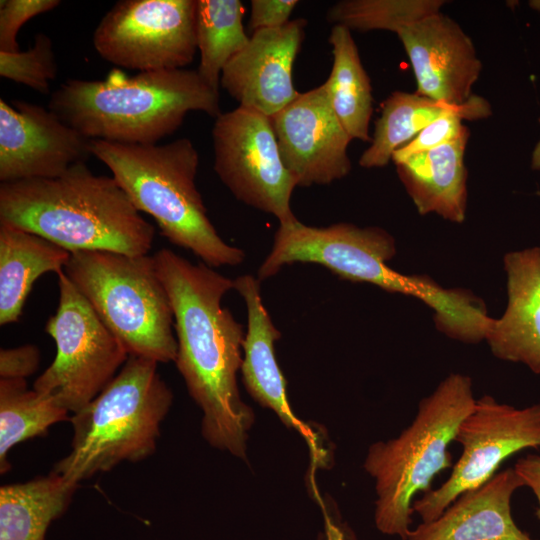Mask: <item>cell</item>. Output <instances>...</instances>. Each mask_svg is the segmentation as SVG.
<instances>
[{"mask_svg":"<svg viewBox=\"0 0 540 540\" xmlns=\"http://www.w3.org/2000/svg\"><path fill=\"white\" fill-rule=\"evenodd\" d=\"M153 258L173 311L178 345L174 362L203 412L202 435L211 446L245 458L254 422L236 378L245 336L242 324L221 305L234 282L166 248Z\"/></svg>","mask_w":540,"mask_h":540,"instance_id":"6da1fadb","label":"cell"},{"mask_svg":"<svg viewBox=\"0 0 540 540\" xmlns=\"http://www.w3.org/2000/svg\"><path fill=\"white\" fill-rule=\"evenodd\" d=\"M0 223L64 248L148 255L155 235L113 177L79 163L56 178L0 184Z\"/></svg>","mask_w":540,"mask_h":540,"instance_id":"7a4b0ae2","label":"cell"},{"mask_svg":"<svg viewBox=\"0 0 540 540\" xmlns=\"http://www.w3.org/2000/svg\"><path fill=\"white\" fill-rule=\"evenodd\" d=\"M48 109L88 139L138 145L170 136L191 111L222 113L219 91L186 68L68 79L51 94Z\"/></svg>","mask_w":540,"mask_h":540,"instance_id":"3957f363","label":"cell"},{"mask_svg":"<svg viewBox=\"0 0 540 540\" xmlns=\"http://www.w3.org/2000/svg\"><path fill=\"white\" fill-rule=\"evenodd\" d=\"M139 212L149 214L172 244L190 250L210 267L240 264L243 250L227 244L207 216L195 178L199 153L188 138L167 144H121L90 140Z\"/></svg>","mask_w":540,"mask_h":540,"instance_id":"277c9868","label":"cell"},{"mask_svg":"<svg viewBox=\"0 0 540 540\" xmlns=\"http://www.w3.org/2000/svg\"><path fill=\"white\" fill-rule=\"evenodd\" d=\"M476 399L470 377L453 373L427 397L398 437L372 444L364 468L375 479L374 521L386 535L406 540L413 497L431 490L434 478L453 466L449 445Z\"/></svg>","mask_w":540,"mask_h":540,"instance_id":"5b68a950","label":"cell"},{"mask_svg":"<svg viewBox=\"0 0 540 540\" xmlns=\"http://www.w3.org/2000/svg\"><path fill=\"white\" fill-rule=\"evenodd\" d=\"M157 367L154 360L129 356L107 387L72 414L71 450L52 471L79 485L122 461L151 456L173 402Z\"/></svg>","mask_w":540,"mask_h":540,"instance_id":"8992f818","label":"cell"},{"mask_svg":"<svg viewBox=\"0 0 540 540\" xmlns=\"http://www.w3.org/2000/svg\"><path fill=\"white\" fill-rule=\"evenodd\" d=\"M63 271L129 356L175 361L173 311L153 256L76 251Z\"/></svg>","mask_w":540,"mask_h":540,"instance_id":"52a82bcc","label":"cell"},{"mask_svg":"<svg viewBox=\"0 0 540 540\" xmlns=\"http://www.w3.org/2000/svg\"><path fill=\"white\" fill-rule=\"evenodd\" d=\"M444 0H347L341 20L350 30L397 34L409 57L416 93L450 104L469 100L482 63L471 38L441 12Z\"/></svg>","mask_w":540,"mask_h":540,"instance_id":"ba28073f","label":"cell"},{"mask_svg":"<svg viewBox=\"0 0 540 540\" xmlns=\"http://www.w3.org/2000/svg\"><path fill=\"white\" fill-rule=\"evenodd\" d=\"M396 253L394 238L379 227L337 223L312 227L298 219L279 224L273 247L258 270V279L274 276L287 264L317 263L343 279L374 284L391 293L414 296L429 307L441 285L430 277L403 275L387 262Z\"/></svg>","mask_w":540,"mask_h":540,"instance_id":"9c48e42d","label":"cell"},{"mask_svg":"<svg viewBox=\"0 0 540 540\" xmlns=\"http://www.w3.org/2000/svg\"><path fill=\"white\" fill-rule=\"evenodd\" d=\"M57 276L59 303L45 326L57 352L33 389L74 414L107 387L129 354L65 272Z\"/></svg>","mask_w":540,"mask_h":540,"instance_id":"30bf717a","label":"cell"},{"mask_svg":"<svg viewBox=\"0 0 540 540\" xmlns=\"http://www.w3.org/2000/svg\"><path fill=\"white\" fill-rule=\"evenodd\" d=\"M454 441L462 453L449 478L412 503V511L424 523L439 517L462 493L491 479L508 457L540 448V403L516 408L484 395L459 424Z\"/></svg>","mask_w":540,"mask_h":540,"instance_id":"8fae6325","label":"cell"},{"mask_svg":"<svg viewBox=\"0 0 540 540\" xmlns=\"http://www.w3.org/2000/svg\"><path fill=\"white\" fill-rule=\"evenodd\" d=\"M214 170L239 201L275 216L295 217L290 201L297 187L285 167L270 117L245 107L221 113L212 128Z\"/></svg>","mask_w":540,"mask_h":540,"instance_id":"7c38bea8","label":"cell"},{"mask_svg":"<svg viewBox=\"0 0 540 540\" xmlns=\"http://www.w3.org/2000/svg\"><path fill=\"white\" fill-rule=\"evenodd\" d=\"M196 0H121L92 41L99 56L140 72L184 69L197 51Z\"/></svg>","mask_w":540,"mask_h":540,"instance_id":"4fadbf2b","label":"cell"},{"mask_svg":"<svg viewBox=\"0 0 540 540\" xmlns=\"http://www.w3.org/2000/svg\"><path fill=\"white\" fill-rule=\"evenodd\" d=\"M270 120L282 161L297 186L330 184L348 175L352 138L334 113L324 83L299 93Z\"/></svg>","mask_w":540,"mask_h":540,"instance_id":"5bb4252c","label":"cell"},{"mask_svg":"<svg viewBox=\"0 0 540 540\" xmlns=\"http://www.w3.org/2000/svg\"><path fill=\"white\" fill-rule=\"evenodd\" d=\"M90 140L49 109L0 99L1 183L59 177L92 155Z\"/></svg>","mask_w":540,"mask_h":540,"instance_id":"9a60e30c","label":"cell"},{"mask_svg":"<svg viewBox=\"0 0 540 540\" xmlns=\"http://www.w3.org/2000/svg\"><path fill=\"white\" fill-rule=\"evenodd\" d=\"M307 21L290 20L278 28L253 32L246 46L223 68L220 85L239 106L271 117L300 92L293 66L305 38Z\"/></svg>","mask_w":540,"mask_h":540,"instance_id":"2e32d148","label":"cell"},{"mask_svg":"<svg viewBox=\"0 0 540 540\" xmlns=\"http://www.w3.org/2000/svg\"><path fill=\"white\" fill-rule=\"evenodd\" d=\"M524 486L514 468L500 471L458 496L435 520L411 529L406 540H533L511 513L512 496Z\"/></svg>","mask_w":540,"mask_h":540,"instance_id":"e0dca14e","label":"cell"},{"mask_svg":"<svg viewBox=\"0 0 540 540\" xmlns=\"http://www.w3.org/2000/svg\"><path fill=\"white\" fill-rule=\"evenodd\" d=\"M508 305L486 334L491 352L540 374V247L504 256Z\"/></svg>","mask_w":540,"mask_h":540,"instance_id":"ac0fdd59","label":"cell"},{"mask_svg":"<svg viewBox=\"0 0 540 540\" xmlns=\"http://www.w3.org/2000/svg\"><path fill=\"white\" fill-rule=\"evenodd\" d=\"M234 289L242 296L247 308V333L242 349L241 371L249 394L263 407L273 410L287 427L303 434L307 431L290 410L286 395V380L278 366L274 343L281 332L274 326L260 295L259 279L251 275L237 277Z\"/></svg>","mask_w":540,"mask_h":540,"instance_id":"d6986e66","label":"cell"},{"mask_svg":"<svg viewBox=\"0 0 540 540\" xmlns=\"http://www.w3.org/2000/svg\"><path fill=\"white\" fill-rule=\"evenodd\" d=\"M470 132L395 164L398 177L421 215L436 213L462 223L467 205L464 155Z\"/></svg>","mask_w":540,"mask_h":540,"instance_id":"ffe728a7","label":"cell"},{"mask_svg":"<svg viewBox=\"0 0 540 540\" xmlns=\"http://www.w3.org/2000/svg\"><path fill=\"white\" fill-rule=\"evenodd\" d=\"M71 253L25 230L0 223V324L17 322L34 282L64 270Z\"/></svg>","mask_w":540,"mask_h":540,"instance_id":"44dd1931","label":"cell"},{"mask_svg":"<svg viewBox=\"0 0 540 540\" xmlns=\"http://www.w3.org/2000/svg\"><path fill=\"white\" fill-rule=\"evenodd\" d=\"M78 485L51 471L0 488V540H45L49 525L68 508Z\"/></svg>","mask_w":540,"mask_h":540,"instance_id":"7402d4cb","label":"cell"},{"mask_svg":"<svg viewBox=\"0 0 540 540\" xmlns=\"http://www.w3.org/2000/svg\"><path fill=\"white\" fill-rule=\"evenodd\" d=\"M328 40L333 64L324 84L333 111L352 140L371 142L372 87L351 30L333 25Z\"/></svg>","mask_w":540,"mask_h":540,"instance_id":"603a6c76","label":"cell"},{"mask_svg":"<svg viewBox=\"0 0 540 540\" xmlns=\"http://www.w3.org/2000/svg\"><path fill=\"white\" fill-rule=\"evenodd\" d=\"M466 102L450 104L416 92L394 91L382 105L370 146L359 159L360 166H386L398 148L411 141L436 118L448 111L463 108Z\"/></svg>","mask_w":540,"mask_h":540,"instance_id":"cb8c5ba5","label":"cell"},{"mask_svg":"<svg viewBox=\"0 0 540 540\" xmlns=\"http://www.w3.org/2000/svg\"><path fill=\"white\" fill-rule=\"evenodd\" d=\"M240 0H196V41L200 63L196 69L204 82L219 91L225 65L248 43Z\"/></svg>","mask_w":540,"mask_h":540,"instance_id":"d4e9b609","label":"cell"},{"mask_svg":"<svg viewBox=\"0 0 540 540\" xmlns=\"http://www.w3.org/2000/svg\"><path fill=\"white\" fill-rule=\"evenodd\" d=\"M69 412L52 398L27 389L25 379L0 380V472L11 465L9 451L18 443L44 435L50 426L69 420Z\"/></svg>","mask_w":540,"mask_h":540,"instance_id":"484cf974","label":"cell"},{"mask_svg":"<svg viewBox=\"0 0 540 540\" xmlns=\"http://www.w3.org/2000/svg\"><path fill=\"white\" fill-rule=\"evenodd\" d=\"M0 75L39 93L48 94L50 81L57 75V62L50 37L38 33L34 36L32 47L26 51H0Z\"/></svg>","mask_w":540,"mask_h":540,"instance_id":"4316f807","label":"cell"},{"mask_svg":"<svg viewBox=\"0 0 540 540\" xmlns=\"http://www.w3.org/2000/svg\"><path fill=\"white\" fill-rule=\"evenodd\" d=\"M60 4L59 0H1L0 51L18 52L17 35L23 24Z\"/></svg>","mask_w":540,"mask_h":540,"instance_id":"83f0119b","label":"cell"},{"mask_svg":"<svg viewBox=\"0 0 540 540\" xmlns=\"http://www.w3.org/2000/svg\"><path fill=\"white\" fill-rule=\"evenodd\" d=\"M298 3L297 0H252L249 29L255 32L284 26Z\"/></svg>","mask_w":540,"mask_h":540,"instance_id":"f1b7e54d","label":"cell"},{"mask_svg":"<svg viewBox=\"0 0 540 540\" xmlns=\"http://www.w3.org/2000/svg\"><path fill=\"white\" fill-rule=\"evenodd\" d=\"M40 362L39 349L32 345L1 349V379H26L38 368Z\"/></svg>","mask_w":540,"mask_h":540,"instance_id":"f546056e","label":"cell"},{"mask_svg":"<svg viewBox=\"0 0 540 540\" xmlns=\"http://www.w3.org/2000/svg\"><path fill=\"white\" fill-rule=\"evenodd\" d=\"M514 470L536 496L539 504L536 516L540 520V455L529 454L519 458Z\"/></svg>","mask_w":540,"mask_h":540,"instance_id":"4dcf8cb0","label":"cell"},{"mask_svg":"<svg viewBox=\"0 0 540 540\" xmlns=\"http://www.w3.org/2000/svg\"><path fill=\"white\" fill-rule=\"evenodd\" d=\"M529 5L534 9L540 12V0H533L529 2ZM540 122V119H539ZM531 166L534 170H540V140L537 142L533 153Z\"/></svg>","mask_w":540,"mask_h":540,"instance_id":"1f68e13d","label":"cell"}]
</instances>
